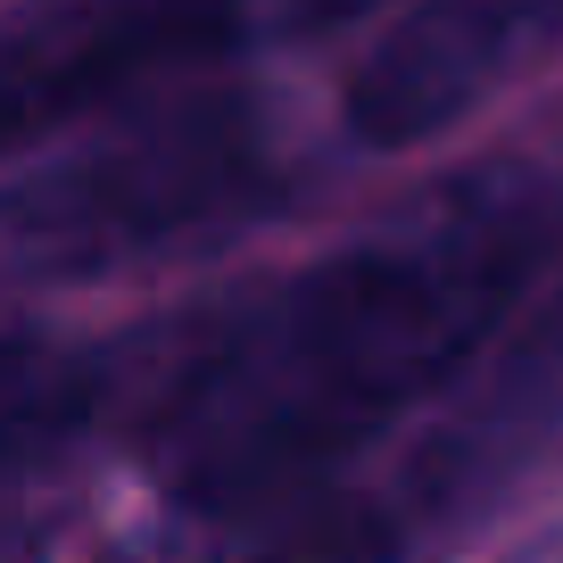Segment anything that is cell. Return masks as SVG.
I'll return each instance as SVG.
<instances>
[{
  "mask_svg": "<svg viewBox=\"0 0 563 563\" xmlns=\"http://www.w3.org/2000/svg\"><path fill=\"white\" fill-rule=\"evenodd\" d=\"M249 9H257V51H282V42L349 34V25H365L389 0H249Z\"/></svg>",
  "mask_w": 563,
  "mask_h": 563,
  "instance_id": "cell-6",
  "label": "cell"
},
{
  "mask_svg": "<svg viewBox=\"0 0 563 563\" xmlns=\"http://www.w3.org/2000/svg\"><path fill=\"white\" fill-rule=\"evenodd\" d=\"M563 265V183L489 158L265 282L166 365L141 464L191 522L299 506L497 349Z\"/></svg>",
  "mask_w": 563,
  "mask_h": 563,
  "instance_id": "cell-1",
  "label": "cell"
},
{
  "mask_svg": "<svg viewBox=\"0 0 563 563\" xmlns=\"http://www.w3.org/2000/svg\"><path fill=\"white\" fill-rule=\"evenodd\" d=\"M530 563H563V539H547V547H539V555H530Z\"/></svg>",
  "mask_w": 563,
  "mask_h": 563,
  "instance_id": "cell-7",
  "label": "cell"
},
{
  "mask_svg": "<svg viewBox=\"0 0 563 563\" xmlns=\"http://www.w3.org/2000/svg\"><path fill=\"white\" fill-rule=\"evenodd\" d=\"M555 51L563 0H415L356 67L340 124L365 150H415Z\"/></svg>",
  "mask_w": 563,
  "mask_h": 563,
  "instance_id": "cell-4",
  "label": "cell"
},
{
  "mask_svg": "<svg viewBox=\"0 0 563 563\" xmlns=\"http://www.w3.org/2000/svg\"><path fill=\"white\" fill-rule=\"evenodd\" d=\"M100 415V365L51 340H0V473H25Z\"/></svg>",
  "mask_w": 563,
  "mask_h": 563,
  "instance_id": "cell-5",
  "label": "cell"
},
{
  "mask_svg": "<svg viewBox=\"0 0 563 563\" xmlns=\"http://www.w3.org/2000/svg\"><path fill=\"white\" fill-rule=\"evenodd\" d=\"M232 51H257L249 0H18L0 9V158Z\"/></svg>",
  "mask_w": 563,
  "mask_h": 563,
  "instance_id": "cell-3",
  "label": "cell"
},
{
  "mask_svg": "<svg viewBox=\"0 0 563 563\" xmlns=\"http://www.w3.org/2000/svg\"><path fill=\"white\" fill-rule=\"evenodd\" d=\"M274 208H282L274 117L257 100H199L18 183L0 199V274L91 282L117 265L208 249Z\"/></svg>",
  "mask_w": 563,
  "mask_h": 563,
  "instance_id": "cell-2",
  "label": "cell"
}]
</instances>
